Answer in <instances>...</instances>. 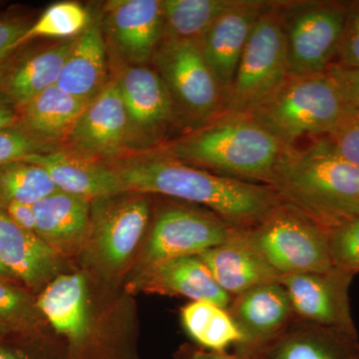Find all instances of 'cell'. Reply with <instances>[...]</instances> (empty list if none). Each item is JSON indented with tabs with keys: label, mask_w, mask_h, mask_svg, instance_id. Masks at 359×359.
<instances>
[{
	"label": "cell",
	"mask_w": 359,
	"mask_h": 359,
	"mask_svg": "<svg viewBox=\"0 0 359 359\" xmlns=\"http://www.w3.org/2000/svg\"><path fill=\"white\" fill-rule=\"evenodd\" d=\"M56 150L54 144L39 140L28 133L22 125L0 131V167L30 156Z\"/></svg>",
	"instance_id": "cell-33"
},
{
	"label": "cell",
	"mask_w": 359,
	"mask_h": 359,
	"mask_svg": "<svg viewBox=\"0 0 359 359\" xmlns=\"http://www.w3.org/2000/svg\"><path fill=\"white\" fill-rule=\"evenodd\" d=\"M0 278H2V280H11V282L13 283H18V280H16V278H14L13 273L6 268V264L2 263L1 259H0Z\"/></svg>",
	"instance_id": "cell-42"
},
{
	"label": "cell",
	"mask_w": 359,
	"mask_h": 359,
	"mask_svg": "<svg viewBox=\"0 0 359 359\" xmlns=\"http://www.w3.org/2000/svg\"><path fill=\"white\" fill-rule=\"evenodd\" d=\"M210 273L231 297L257 285L278 282L280 276L245 240L243 230L236 237L198 255Z\"/></svg>",
	"instance_id": "cell-21"
},
{
	"label": "cell",
	"mask_w": 359,
	"mask_h": 359,
	"mask_svg": "<svg viewBox=\"0 0 359 359\" xmlns=\"http://www.w3.org/2000/svg\"><path fill=\"white\" fill-rule=\"evenodd\" d=\"M243 235L280 276L323 273L334 266L327 231L283 201Z\"/></svg>",
	"instance_id": "cell-5"
},
{
	"label": "cell",
	"mask_w": 359,
	"mask_h": 359,
	"mask_svg": "<svg viewBox=\"0 0 359 359\" xmlns=\"http://www.w3.org/2000/svg\"><path fill=\"white\" fill-rule=\"evenodd\" d=\"M76 39L63 40L22 57L15 56L0 74V92L20 110L44 90L57 84Z\"/></svg>",
	"instance_id": "cell-22"
},
{
	"label": "cell",
	"mask_w": 359,
	"mask_h": 359,
	"mask_svg": "<svg viewBox=\"0 0 359 359\" xmlns=\"http://www.w3.org/2000/svg\"><path fill=\"white\" fill-rule=\"evenodd\" d=\"M240 231L209 211L166 208L156 218L144 248L143 273L171 259L198 256L236 237Z\"/></svg>",
	"instance_id": "cell-9"
},
{
	"label": "cell",
	"mask_w": 359,
	"mask_h": 359,
	"mask_svg": "<svg viewBox=\"0 0 359 359\" xmlns=\"http://www.w3.org/2000/svg\"><path fill=\"white\" fill-rule=\"evenodd\" d=\"M0 259L26 289L36 290L58 271L57 252L34 233L22 230L0 204Z\"/></svg>",
	"instance_id": "cell-20"
},
{
	"label": "cell",
	"mask_w": 359,
	"mask_h": 359,
	"mask_svg": "<svg viewBox=\"0 0 359 359\" xmlns=\"http://www.w3.org/2000/svg\"><path fill=\"white\" fill-rule=\"evenodd\" d=\"M289 149L250 116L224 112L158 153L221 176L271 186Z\"/></svg>",
	"instance_id": "cell-2"
},
{
	"label": "cell",
	"mask_w": 359,
	"mask_h": 359,
	"mask_svg": "<svg viewBox=\"0 0 359 359\" xmlns=\"http://www.w3.org/2000/svg\"><path fill=\"white\" fill-rule=\"evenodd\" d=\"M150 216V203L143 194L116 201L101 210L93 223V243L104 263L121 268L138 247Z\"/></svg>",
	"instance_id": "cell-18"
},
{
	"label": "cell",
	"mask_w": 359,
	"mask_h": 359,
	"mask_svg": "<svg viewBox=\"0 0 359 359\" xmlns=\"http://www.w3.org/2000/svg\"><path fill=\"white\" fill-rule=\"evenodd\" d=\"M91 20L88 11L79 4L57 2L49 6L39 20L30 26L21 43H27L39 37L65 40L75 39L84 32Z\"/></svg>",
	"instance_id": "cell-30"
},
{
	"label": "cell",
	"mask_w": 359,
	"mask_h": 359,
	"mask_svg": "<svg viewBox=\"0 0 359 359\" xmlns=\"http://www.w3.org/2000/svg\"><path fill=\"white\" fill-rule=\"evenodd\" d=\"M271 2L237 0L217 20L200 42L201 50L223 91L233 84L243 52L262 14Z\"/></svg>",
	"instance_id": "cell-14"
},
{
	"label": "cell",
	"mask_w": 359,
	"mask_h": 359,
	"mask_svg": "<svg viewBox=\"0 0 359 359\" xmlns=\"http://www.w3.org/2000/svg\"><path fill=\"white\" fill-rule=\"evenodd\" d=\"M112 167L128 193L159 194L204 205L240 230L252 228L283 202L273 187L221 176L158 152L134 155Z\"/></svg>",
	"instance_id": "cell-1"
},
{
	"label": "cell",
	"mask_w": 359,
	"mask_h": 359,
	"mask_svg": "<svg viewBox=\"0 0 359 359\" xmlns=\"http://www.w3.org/2000/svg\"><path fill=\"white\" fill-rule=\"evenodd\" d=\"M327 71L334 78L346 105L359 110V67L332 65Z\"/></svg>",
	"instance_id": "cell-38"
},
{
	"label": "cell",
	"mask_w": 359,
	"mask_h": 359,
	"mask_svg": "<svg viewBox=\"0 0 359 359\" xmlns=\"http://www.w3.org/2000/svg\"><path fill=\"white\" fill-rule=\"evenodd\" d=\"M290 76L327 72L334 65L348 2H278Z\"/></svg>",
	"instance_id": "cell-7"
},
{
	"label": "cell",
	"mask_w": 359,
	"mask_h": 359,
	"mask_svg": "<svg viewBox=\"0 0 359 359\" xmlns=\"http://www.w3.org/2000/svg\"><path fill=\"white\" fill-rule=\"evenodd\" d=\"M106 55L102 25L98 18H92L77 36L56 85L70 95L90 102L107 84Z\"/></svg>",
	"instance_id": "cell-24"
},
{
	"label": "cell",
	"mask_w": 359,
	"mask_h": 359,
	"mask_svg": "<svg viewBox=\"0 0 359 359\" xmlns=\"http://www.w3.org/2000/svg\"><path fill=\"white\" fill-rule=\"evenodd\" d=\"M245 337L235 351H247L266 344L294 323L287 290L278 282L264 283L231 297L226 309Z\"/></svg>",
	"instance_id": "cell-15"
},
{
	"label": "cell",
	"mask_w": 359,
	"mask_h": 359,
	"mask_svg": "<svg viewBox=\"0 0 359 359\" xmlns=\"http://www.w3.org/2000/svg\"><path fill=\"white\" fill-rule=\"evenodd\" d=\"M126 110L127 150H151L160 145L178 120L166 85L156 69L127 65L115 78Z\"/></svg>",
	"instance_id": "cell-10"
},
{
	"label": "cell",
	"mask_w": 359,
	"mask_h": 359,
	"mask_svg": "<svg viewBox=\"0 0 359 359\" xmlns=\"http://www.w3.org/2000/svg\"><path fill=\"white\" fill-rule=\"evenodd\" d=\"M347 105L327 72L290 76L266 102L249 113L287 148L308 136H327Z\"/></svg>",
	"instance_id": "cell-4"
},
{
	"label": "cell",
	"mask_w": 359,
	"mask_h": 359,
	"mask_svg": "<svg viewBox=\"0 0 359 359\" xmlns=\"http://www.w3.org/2000/svg\"><path fill=\"white\" fill-rule=\"evenodd\" d=\"M127 132L126 110L117 82L112 79L87 104L66 137L65 150L102 163L128 151Z\"/></svg>",
	"instance_id": "cell-12"
},
{
	"label": "cell",
	"mask_w": 359,
	"mask_h": 359,
	"mask_svg": "<svg viewBox=\"0 0 359 359\" xmlns=\"http://www.w3.org/2000/svg\"><path fill=\"white\" fill-rule=\"evenodd\" d=\"M340 155L359 169V110L348 107L327 135Z\"/></svg>",
	"instance_id": "cell-34"
},
{
	"label": "cell",
	"mask_w": 359,
	"mask_h": 359,
	"mask_svg": "<svg viewBox=\"0 0 359 359\" xmlns=\"http://www.w3.org/2000/svg\"><path fill=\"white\" fill-rule=\"evenodd\" d=\"M88 103L53 85L21 108V125L47 143L65 140Z\"/></svg>",
	"instance_id": "cell-26"
},
{
	"label": "cell",
	"mask_w": 359,
	"mask_h": 359,
	"mask_svg": "<svg viewBox=\"0 0 359 359\" xmlns=\"http://www.w3.org/2000/svg\"><path fill=\"white\" fill-rule=\"evenodd\" d=\"M152 61L166 85L178 119L196 129L224 113L223 91L199 43L164 39Z\"/></svg>",
	"instance_id": "cell-8"
},
{
	"label": "cell",
	"mask_w": 359,
	"mask_h": 359,
	"mask_svg": "<svg viewBox=\"0 0 359 359\" xmlns=\"http://www.w3.org/2000/svg\"><path fill=\"white\" fill-rule=\"evenodd\" d=\"M332 264L339 269L359 271V216L327 231Z\"/></svg>",
	"instance_id": "cell-32"
},
{
	"label": "cell",
	"mask_w": 359,
	"mask_h": 359,
	"mask_svg": "<svg viewBox=\"0 0 359 359\" xmlns=\"http://www.w3.org/2000/svg\"><path fill=\"white\" fill-rule=\"evenodd\" d=\"M356 273L334 266L323 273L280 276L292 302L295 320L316 327L358 332L349 302Z\"/></svg>",
	"instance_id": "cell-11"
},
{
	"label": "cell",
	"mask_w": 359,
	"mask_h": 359,
	"mask_svg": "<svg viewBox=\"0 0 359 359\" xmlns=\"http://www.w3.org/2000/svg\"><path fill=\"white\" fill-rule=\"evenodd\" d=\"M140 285L150 292L183 295L192 302H209L224 309L231 301L198 256L178 257L148 269L142 273Z\"/></svg>",
	"instance_id": "cell-23"
},
{
	"label": "cell",
	"mask_w": 359,
	"mask_h": 359,
	"mask_svg": "<svg viewBox=\"0 0 359 359\" xmlns=\"http://www.w3.org/2000/svg\"><path fill=\"white\" fill-rule=\"evenodd\" d=\"M36 235L52 249H69L88 229L91 204L87 198L58 190L33 205Z\"/></svg>",
	"instance_id": "cell-25"
},
{
	"label": "cell",
	"mask_w": 359,
	"mask_h": 359,
	"mask_svg": "<svg viewBox=\"0 0 359 359\" xmlns=\"http://www.w3.org/2000/svg\"><path fill=\"white\" fill-rule=\"evenodd\" d=\"M40 316L32 294L0 278V323L14 332H35Z\"/></svg>",
	"instance_id": "cell-31"
},
{
	"label": "cell",
	"mask_w": 359,
	"mask_h": 359,
	"mask_svg": "<svg viewBox=\"0 0 359 359\" xmlns=\"http://www.w3.org/2000/svg\"><path fill=\"white\" fill-rule=\"evenodd\" d=\"M106 27L127 65L153 60L164 39L161 0H111L104 7Z\"/></svg>",
	"instance_id": "cell-13"
},
{
	"label": "cell",
	"mask_w": 359,
	"mask_h": 359,
	"mask_svg": "<svg viewBox=\"0 0 359 359\" xmlns=\"http://www.w3.org/2000/svg\"><path fill=\"white\" fill-rule=\"evenodd\" d=\"M334 65L359 67V1L348 2L346 25Z\"/></svg>",
	"instance_id": "cell-35"
},
{
	"label": "cell",
	"mask_w": 359,
	"mask_h": 359,
	"mask_svg": "<svg viewBox=\"0 0 359 359\" xmlns=\"http://www.w3.org/2000/svg\"><path fill=\"white\" fill-rule=\"evenodd\" d=\"M237 0H163L164 39L199 43Z\"/></svg>",
	"instance_id": "cell-28"
},
{
	"label": "cell",
	"mask_w": 359,
	"mask_h": 359,
	"mask_svg": "<svg viewBox=\"0 0 359 359\" xmlns=\"http://www.w3.org/2000/svg\"><path fill=\"white\" fill-rule=\"evenodd\" d=\"M11 332H14L11 328L7 327L6 325H4V323H0V335L11 334Z\"/></svg>",
	"instance_id": "cell-43"
},
{
	"label": "cell",
	"mask_w": 359,
	"mask_h": 359,
	"mask_svg": "<svg viewBox=\"0 0 359 359\" xmlns=\"http://www.w3.org/2000/svg\"><path fill=\"white\" fill-rule=\"evenodd\" d=\"M271 187L327 231L359 216V169L327 137L302 150L289 149Z\"/></svg>",
	"instance_id": "cell-3"
},
{
	"label": "cell",
	"mask_w": 359,
	"mask_h": 359,
	"mask_svg": "<svg viewBox=\"0 0 359 359\" xmlns=\"http://www.w3.org/2000/svg\"><path fill=\"white\" fill-rule=\"evenodd\" d=\"M58 191L50 175L39 165L25 160L0 167V204L34 205Z\"/></svg>",
	"instance_id": "cell-29"
},
{
	"label": "cell",
	"mask_w": 359,
	"mask_h": 359,
	"mask_svg": "<svg viewBox=\"0 0 359 359\" xmlns=\"http://www.w3.org/2000/svg\"><path fill=\"white\" fill-rule=\"evenodd\" d=\"M238 353L250 359H359V337L358 332L294 320L275 339Z\"/></svg>",
	"instance_id": "cell-16"
},
{
	"label": "cell",
	"mask_w": 359,
	"mask_h": 359,
	"mask_svg": "<svg viewBox=\"0 0 359 359\" xmlns=\"http://www.w3.org/2000/svg\"><path fill=\"white\" fill-rule=\"evenodd\" d=\"M30 26L25 20L14 18L0 20V74L15 58L16 51L22 46L21 40Z\"/></svg>",
	"instance_id": "cell-36"
},
{
	"label": "cell",
	"mask_w": 359,
	"mask_h": 359,
	"mask_svg": "<svg viewBox=\"0 0 359 359\" xmlns=\"http://www.w3.org/2000/svg\"><path fill=\"white\" fill-rule=\"evenodd\" d=\"M178 359H250L244 353L233 351H215L209 349H185L178 356Z\"/></svg>",
	"instance_id": "cell-40"
},
{
	"label": "cell",
	"mask_w": 359,
	"mask_h": 359,
	"mask_svg": "<svg viewBox=\"0 0 359 359\" xmlns=\"http://www.w3.org/2000/svg\"><path fill=\"white\" fill-rule=\"evenodd\" d=\"M50 175L58 190L91 200L128 194L112 166L86 159L67 150H56L25 158Z\"/></svg>",
	"instance_id": "cell-19"
},
{
	"label": "cell",
	"mask_w": 359,
	"mask_h": 359,
	"mask_svg": "<svg viewBox=\"0 0 359 359\" xmlns=\"http://www.w3.org/2000/svg\"><path fill=\"white\" fill-rule=\"evenodd\" d=\"M21 125L20 113L18 108L7 100L0 92V131L14 128Z\"/></svg>",
	"instance_id": "cell-41"
},
{
	"label": "cell",
	"mask_w": 359,
	"mask_h": 359,
	"mask_svg": "<svg viewBox=\"0 0 359 359\" xmlns=\"http://www.w3.org/2000/svg\"><path fill=\"white\" fill-rule=\"evenodd\" d=\"M4 209L13 223L22 230L36 233V221H35L33 205L20 202H11L4 205Z\"/></svg>",
	"instance_id": "cell-39"
},
{
	"label": "cell",
	"mask_w": 359,
	"mask_h": 359,
	"mask_svg": "<svg viewBox=\"0 0 359 359\" xmlns=\"http://www.w3.org/2000/svg\"><path fill=\"white\" fill-rule=\"evenodd\" d=\"M278 4L271 2L250 34L224 99V112L249 114L273 96L290 76Z\"/></svg>",
	"instance_id": "cell-6"
},
{
	"label": "cell",
	"mask_w": 359,
	"mask_h": 359,
	"mask_svg": "<svg viewBox=\"0 0 359 359\" xmlns=\"http://www.w3.org/2000/svg\"><path fill=\"white\" fill-rule=\"evenodd\" d=\"M181 316L186 332L203 348L226 351L245 342L229 311L212 302H189L182 308Z\"/></svg>",
	"instance_id": "cell-27"
},
{
	"label": "cell",
	"mask_w": 359,
	"mask_h": 359,
	"mask_svg": "<svg viewBox=\"0 0 359 359\" xmlns=\"http://www.w3.org/2000/svg\"><path fill=\"white\" fill-rule=\"evenodd\" d=\"M36 306L52 327L69 342L70 359H89V314L86 280L80 273L53 278Z\"/></svg>",
	"instance_id": "cell-17"
},
{
	"label": "cell",
	"mask_w": 359,
	"mask_h": 359,
	"mask_svg": "<svg viewBox=\"0 0 359 359\" xmlns=\"http://www.w3.org/2000/svg\"><path fill=\"white\" fill-rule=\"evenodd\" d=\"M34 332H11L0 335V359H48L33 344Z\"/></svg>",
	"instance_id": "cell-37"
}]
</instances>
